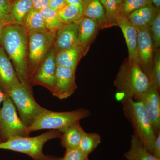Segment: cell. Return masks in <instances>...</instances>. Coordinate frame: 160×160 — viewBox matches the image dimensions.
<instances>
[{"label": "cell", "mask_w": 160, "mask_h": 160, "mask_svg": "<svg viewBox=\"0 0 160 160\" xmlns=\"http://www.w3.org/2000/svg\"><path fill=\"white\" fill-rule=\"evenodd\" d=\"M105 9L106 17L109 27L118 26L117 18L119 14V5L118 0H100Z\"/></svg>", "instance_id": "4316f807"}, {"label": "cell", "mask_w": 160, "mask_h": 160, "mask_svg": "<svg viewBox=\"0 0 160 160\" xmlns=\"http://www.w3.org/2000/svg\"><path fill=\"white\" fill-rule=\"evenodd\" d=\"M79 28V42L86 50H89L90 44L101 29L97 22L92 19L82 17L76 22Z\"/></svg>", "instance_id": "2e32d148"}, {"label": "cell", "mask_w": 160, "mask_h": 160, "mask_svg": "<svg viewBox=\"0 0 160 160\" xmlns=\"http://www.w3.org/2000/svg\"><path fill=\"white\" fill-rule=\"evenodd\" d=\"M39 11L44 20L47 30L56 32L64 25L60 21L58 12L49 6L43 8Z\"/></svg>", "instance_id": "d4e9b609"}, {"label": "cell", "mask_w": 160, "mask_h": 160, "mask_svg": "<svg viewBox=\"0 0 160 160\" xmlns=\"http://www.w3.org/2000/svg\"><path fill=\"white\" fill-rule=\"evenodd\" d=\"M21 84L11 61L0 46V88L7 94L10 89Z\"/></svg>", "instance_id": "5bb4252c"}, {"label": "cell", "mask_w": 160, "mask_h": 160, "mask_svg": "<svg viewBox=\"0 0 160 160\" xmlns=\"http://www.w3.org/2000/svg\"><path fill=\"white\" fill-rule=\"evenodd\" d=\"M0 22L4 26L15 23L12 16L11 2L9 0H0Z\"/></svg>", "instance_id": "f1b7e54d"}, {"label": "cell", "mask_w": 160, "mask_h": 160, "mask_svg": "<svg viewBox=\"0 0 160 160\" xmlns=\"http://www.w3.org/2000/svg\"><path fill=\"white\" fill-rule=\"evenodd\" d=\"M66 4L65 0H49L48 6L56 11H58Z\"/></svg>", "instance_id": "836d02e7"}, {"label": "cell", "mask_w": 160, "mask_h": 160, "mask_svg": "<svg viewBox=\"0 0 160 160\" xmlns=\"http://www.w3.org/2000/svg\"><path fill=\"white\" fill-rule=\"evenodd\" d=\"M83 17L97 22L101 29L110 27L105 9L100 0H85L83 6Z\"/></svg>", "instance_id": "d6986e66"}, {"label": "cell", "mask_w": 160, "mask_h": 160, "mask_svg": "<svg viewBox=\"0 0 160 160\" xmlns=\"http://www.w3.org/2000/svg\"><path fill=\"white\" fill-rule=\"evenodd\" d=\"M32 8V0H13L11 2V13L14 22L23 26L26 15Z\"/></svg>", "instance_id": "7402d4cb"}, {"label": "cell", "mask_w": 160, "mask_h": 160, "mask_svg": "<svg viewBox=\"0 0 160 160\" xmlns=\"http://www.w3.org/2000/svg\"><path fill=\"white\" fill-rule=\"evenodd\" d=\"M62 132L51 130L37 136H18L11 138L0 143V149L18 152L27 155L33 160H46L43 151V147L47 142L60 138Z\"/></svg>", "instance_id": "277c9868"}, {"label": "cell", "mask_w": 160, "mask_h": 160, "mask_svg": "<svg viewBox=\"0 0 160 160\" xmlns=\"http://www.w3.org/2000/svg\"><path fill=\"white\" fill-rule=\"evenodd\" d=\"M30 132L18 116L11 98L3 101L0 109V134L2 142L18 136H29Z\"/></svg>", "instance_id": "ba28073f"}, {"label": "cell", "mask_w": 160, "mask_h": 160, "mask_svg": "<svg viewBox=\"0 0 160 160\" xmlns=\"http://www.w3.org/2000/svg\"><path fill=\"white\" fill-rule=\"evenodd\" d=\"M2 142V138H1V134H0V143Z\"/></svg>", "instance_id": "b9f144b4"}, {"label": "cell", "mask_w": 160, "mask_h": 160, "mask_svg": "<svg viewBox=\"0 0 160 160\" xmlns=\"http://www.w3.org/2000/svg\"><path fill=\"white\" fill-rule=\"evenodd\" d=\"M7 95L13 102L20 119L27 127L31 126L46 109L36 101L33 92L22 84L10 89Z\"/></svg>", "instance_id": "52a82bcc"}, {"label": "cell", "mask_w": 160, "mask_h": 160, "mask_svg": "<svg viewBox=\"0 0 160 160\" xmlns=\"http://www.w3.org/2000/svg\"><path fill=\"white\" fill-rule=\"evenodd\" d=\"M78 45L79 28L76 22L64 24L56 32L53 45L56 53Z\"/></svg>", "instance_id": "4fadbf2b"}, {"label": "cell", "mask_w": 160, "mask_h": 160, "mask_svg": "<svg viewBox=\"0 0 160 160\" xmlns=\"http://www.w3.org/2000/svg\"><path fill=\"white\" fill-rule=\"evenodd\" d=\"M57 12L63 24L76 22L83 17V8L71 4L66 3Z\"/></svg>", "instance_id": "603a6c76"}, {"label": "cell", "mask_w": 160, "mask_h": 160, "mask_svg": "<svg viewBox=\"0 0 160 160\" xmlns=\"http://www.w3.org/2000/svg\"><path fill=\"white\" fill-rule=\"evenodd\" d=\"M151 34L155 49H158L160 46V11L156 15L150 26Z\"/></svg>", "instance_id": "4dcf8cb0"}, {"label": "cell", "mask_w": 160, "mask_h": 160, "mask_svg": "<svg viewBox=\"0 0 160 160\" xmlns=\"http://www.w3.org/2000/svg\"><path fill=\"white\" fill-rule=\"evenodd\" d=\"M124 157L127 160H160L148 151L137 136H131L130 148L125 152Z\"/></svg>", "instance_id": "44dd1931"}, {"label": "cell", "mask_w": 160, "mask_h": 160, "mask_svg": "<svg viewBox=\"0 0 160 160\" xmlns=\"http://www.w3.org/2000/svg\"><path fill=\"white\" fill-rule=\"evenodd\" d=\"M159 9L152 4L132 12L127 16L128 19L136 28L150 27Z\"/></svg>", "instance_id": "ac0fdd59"}, {"label": "cell", "mask_w": 160, "mask_h": 160, "mask_svg": "<svg viewBox=\"0 0 160 160\" xmlns=\"http://www.w3.org/2000/svg\"><path fill=\"white\" fill-rule=\"evenodd\" d=\"M66 4H71L83 8L85 0H65Z\"/></svg>", "instance_id": "d590c367"}, {"label": "cell", "mask_w": 160, "mask_h": 160, "mask_svg": "<svg viewBox=\"0 0 160 160\" xmlns=\"http://www.w3.org/2000/svg\"><path fill=\"white\" fill-rule=\"evenodd\" d=\"M29 33L24 26L15 23L5 26L0 38V46L11 61L21 84L33 92L27 65Z\"/></svg>", "instance_id": "6da1fadb"}, {"label": "cell", "mask_w": 160, "mask_h": 160, "mask_svg": "<svg viewBox=\"0 0 160 160\" xmlns=\"http://www.w3.org/2000/svg\"><path fill=\"white\" fill-rule=\"evenodd\" d=\"M99 134L95 132L87 133L83 136L78 148L87 155L92 152L101 143Z\"/></svg>", "instance_id": "484cf974"}, {"label": "cell", "mask_w": 160, "mask_h": 160, "mask_svg": "<svg viewBox=\"0 0 160 160\" xmlns=\"http://www.w3.org/2000/svg\"><path fill=\"white\" fill-rule=\"evenodd\" d=\"M153 59V65L152 71L150 82L151 85L159 91L160 89V55L158 49H157Z\"/></svg>", "instance_id": "f546056e"}, {"label": "cell", "mask_w": 160, "mask_h": 160, "mask_svg": "<svg viewBox=\"0 0 160 160\" xmlns=\"http://www.w3.org/2000/svg\"><path fill=\"white\" fill-rule=\"evenodd\" d=\"M33 8L39 11L43 8L49 6V0H32Z\"/></svg>", "instance_id": "e575fe53"}, {"label": "cell", "mask_w": 160, "mask_h": 160, "mask_svg": "<svg viewBox=\"0 0 160 160\" xmlns=\"http://www.w3.org/2000/svg\"><path fill=\"white\" fill-rule=\"evenodd\" d=\"M76 69L57 66L53 96L61 100L69 98L77 89L75 82Z\"/></svg>", "instance_id": "8fae6325"}, {"label": "cell", "mask_w": 160, "mask_h": 160, "mask_svg": "<svg viewBox=\"0 0 160 160\" xmlns=\"http://www.w3.org/2000/svg\"><path fill=\"white\" fill-rule=\"evenodd\" d=\"M56 34V32L48 30L29 32L27 65L30 82L43 60L53 48Z\"/></svg>", "instance_id": "8992f818"}, {"label": "cell", "mask_w": 160, "mask_h": 160, "mask_svg": "<svg viewBox=\"0 0 160 160\" xmlns=\"http://www.w3.org/2000/svg\"><path fill=\"white\" fill-rule=\"evenodd\" d=\"M122 0H118V3L119 5H120V4L122 2Z\"/></svg>", "instance_id": "60d3db41"}, {"label": "cell", "mask_w": 160, "mask_h": 160, "mask_svg": "<svg viewBox=\"0 0 160 160\" xmlns=\"http://www.w3.org/2000/svg\"><path fill=\"white\" fill-rule=\"evenodd\" d=\"M9 96L6 93H5L2 90V89L0 88V109H1V104L3 102V101H4L6 98L8 97Z\"/></svg>", "instance_id": "8d00e7d4"}, {"label": "cell", "mask_w": 160, "mask_h": 160, "mask_svg": "<svg viewBox=\"0 0 160 160\" xmlns=\"http://www.w3.org/2000/svg\"><path fill=\"white\" fill-rule=\"evenodd\" d=\"M138 53L142 70L150 80L153 65L155 47L150 27L138 28Z\"/></svg>", "instance_id": "9c48e42d"}, {"label": "cell", "mask_w": 160, "mask_h": 160, "mask_svg": "<svg viewBox=\"0 0 160 160\" xmlns=\"http://www.w3.org/2000/svg\"><path fill=\"white\" fill-rule=\"evenodd\" d=\"M114 85L117 89L116 97L122 101L127 98L138 100L148 90L151 83L139 63L128 60L120 68Z\"/></svg>", "instance_id": "7a4b0ae2"}, {"label": "cell", "mask_w": 160, "mask_h": 160, "mask_svg": "<svg viewBox=\"0 0 160 160\" xmlns=\"http://www.w3.org/2000/svg\"><path fill=\"white\" fill-rule=\"evenodd\" d=\"M87 52L80 45L58 52L56 54L57 66L76 69L80 60Z\"/></svg>", "instance_id": "e0dca14e"}, {"label": "cell", "mask_w": 160, "mask_h": 160, "mask_svg": "<svg viewBox=\"0 0 160 160\" xmlns=\"http://www.w3.org/2000/svg\"><path fill=\"white\" fill-rule=\"evenodd\" d=\"M23 26L29 32L47 30L45 22L39 11L32 8L26 15Z\"/></svg>", "instance_id": "cb8c5ba5"}, {"label": "cell", "mask_w": 160, "mask_h": 160, "mask_svg": "<svg viewBox=\"0 0 160 160\" xmlns=\"http://www.w3.org/2000/svg\"><path fill=\"white\" fill-rule=\"evenodd\" d=\"M46 160H63L62 158L52 156H47Z\"/></svg>", "instance_id": "f35d334b"}, {"label": "cell", "mask_w": 160, "mask_h": 160, "mask_svg": "<svg viewBox=\"0 0 160 160\" xmlns=\"http://www.w3.org/2000/svg\"><path fill=\"white\" fill-rule=\"evenodd\" d=\"M137 101L142 103L151 121L156 134L160 132V96L159 91L152 85Z\"/></svg>", "instance_id": "7c38bea8"}, {"label": "cell", "mask_w": 160, "mask_h": 160, "mask_svg": "<svg viewBox=\"0 0 160 160\" xmlns=\"http://www.w3.org/2000/svg\"><path fill=\"white\" fill-rule=\"evenodd\" d=\"M90 115L89 110L83 108L69 111L55 112L46 109L28 127L31 132L43 129L58 130L63 132L70 125Z\"/></svg>", "instance_id": "5b68a950"}, {"label": "cell", "mask_w": 160, "mask_h": 160, "mask_svg": "<svg viewBox=\"0 0 160 160\" xmlns=\"http://www.w3.org/2000/svg\"><path fill=\"white\" fill-rule=\"evenodd\" d=\"M4 25H3L2 23L0 22V38H1V36H2V33L3 29H4Z\"/></svg>", "instance_id": "ab89813d"}, {"label": "cell", "mask_w": 160, "mask_h": 160, "mask_svg": "<svg viewBox=\"0 0 160 160\" xmlns=\"http://www.w3.org/2000/svg\"><path fill=\"white\" fill-rule=\"evenodd\" d=\"M116 22L122 31L129 51L130 62H139L138 53V31L127 16L120 12Z\"/></svg>", "instance_id": "9a60e30c"}, {"label": "cell", "mask_w": 160, "mask_h": 160, "mask_svg": "<svg viewBox=\"0 0 160 160\" xmlns=\"http://www.w3.org/2000/svg\"><path fill=\"white\" fill-rule=\"evenodd\" d=\"M121 102L124 115L131 123L134 134L142 141L148 151L152 153L157 135L142 103L132 98L124 99Z\"/></svg>", "instance_id": "3957f363"}, {"label": "cell", "mask_w": 160, "mask_h": 160, "mask_svg": "<svg viewBox=\"0 0 160 160\" xmlns=\"http://www.w3.org/2000/svg\"><path fill=\"white\" fill-rule=\"evenodd\" d=\"M66 149L63 160H89V156L83 153L78 148Z\"/></svg>", "instance_id": "1f68e13d"}, {"label": "cell", "mask_w": 160, "mask_h": 160, "mask_svg": "<svg viewBox=\"0 0 160 160\" xmlns=\"http://www.w3.org/2000/svg\"><path fill=\"white\" fill-rule=\"evenodd\" d=\"M86 133L80 124V121L75 122L62 132L60 138L61 145L66 149L77 148Z\"/></svg>", "instance_id": "ffe728a7"}, {"label": "cell", "mask_w": 160, "mask_h": 160, "mask_svg": "<svg viewBox=\"0 0 160 160\" xmlns=\"http://www.w3.org/2000/svg\"><path fill=\"white\" fill-rule=\"evenodd\" d=\"M151 4V0H122L119 5L120 12L127 17L132 12Z\"/></svg>", "instance_id": "83f0119b"}, {"label": "cell", "mask_w": 160, "mask_h": 160, "mask_svg": "<svg viewBox=\"0 0 160 160\" xmlns=\"http://www.w3.org/2000/svg\"><path fill=\"white\" fill-rule=\"evenodd\" d=\"M56 52L52 48L30 80L32 86L35 85L42 86L52 92L56 72Z\"/></svg>", "instance_id": "30bf717a"}, {"label": "cell", "mask_w": 160, "mask_h": 160, "mask_svg": "<svg viewBox=\"0 0 160 160\" xmlns=\"http://www.w3.org/2000/svg\"><path fill=\"white\" fill-rule=\"evenodd\" d=\"M152 153L156 158L160 159V132L157 135L153 143Z\"/></svg>", "instance_id": "d6a6232c"}, {"label": "cell", "mask_w": 160, "mask_h": 160, "mask_svg": "<svg viewBox=\"0 0 160 160\" xmlns=\"http://www.w3.org/2000/svg\"><path fill=\"white\" fill-rule=\"evenodd\" d=\"M9 1H10V2H12V1H13V0H9Z\"/></svg>", "instance_id": "7bdbcfd3"}, {"label": "cell", "mask_w": 160, "mask_h": 160, "mask_svg": "<svg viewBox=\"0 0 160 160\" xmlns=\"http://www.w3.org/2000/svg\"><path fill=\"white\" fill-rule=\"evenodd\" d=\"M152 4L157 9H159L160 6V0H151Z\"/></svg>", "instance_id": "74e56055"}]
</instances>
